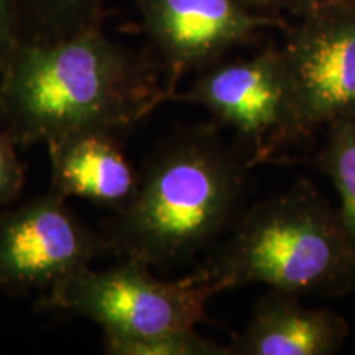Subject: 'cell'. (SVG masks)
<instances>
[{
    "label": "cell",
    "mask_w": 355,
    "mask_h": 355,
    "mask_svg": "<svg viewBox=\"0 0 355 355\" xmlns=\"http://www.w3.org/2000/svg\"><path fill=\"white\" fill-rule=\"evenodd\" d=\"M171 92L101 24L20 40L0 73V125L17 146L81 130L127 132Z\"/></svg>",
    "instance_id": "obj_1"
},
{
    "label": "cell",
    "mask_w": 355,
    "mask_h": 355,
    "mask_svg": "<svg viewBox=\"0 0 355 355\" xmlns=\"http://www.w3.org/2000/svg\"><path fill=\"white\" fill-rule=\"evenodd\" d=\"M247 165L245 155L212 128L170 141L150 159L135 194L102 230L110 254L146 266L198 254L234 217Z\"/></svg>",
    "instance_id": "obj_2"
},
{
    "label": "cell",
    "mask_w": 355,
    "mask_h": 355,
    "mask_svg": "<svg viewBox=\"0 0 355 355\" xmlns=\"http://www.w3.org/2000/svg\"><path fill=\"white\" fill-rule=\"evenodd\" d=\"M189 277L216 293L243 285L291 295H339L355 286V245L339 211L308 183L260 202Z\"/></svg>",
    "instance_id": "obj_3"
},
{
    "label": "cell",
    "mask_w": 355,
    "mask_h": 355,
    "mask_svg": "<svg viewBox=\"0 0 355 355\" xmlns=\"http://www.w3.org/2000/svg\"><path fill=\"white\" fill-rule=\"evenodd\" d=\"M42 306L91 319L104 337L137 339L166 331L193 329L217 293L193 277L155 278L148 266L122 259L105 270L84 266L46 290Z\"/></svg>",
    "instance_id": "obj_4"
},
{
    "label": "cell",
    "mask_w": 355,
    "mask_h": 355,
    "mask_svg": "<svg viewBox=\"0 0 355 355\" xmlns=\"http://www.w3.org/2000/svg\"><path fill=\"white\" fill-rule=\"evenodd\" d=\"M184 99L206 107L237 133L248 165L306 137L283 58L219 66L199 78Z\"/></svg>",
    "instance_id": "obj_5"
},
{
    "label": "cell",
    "mask_w": 355,
    "mask_h": 355,
    "mask_svg": "<svg viewBox=\"0 0 355 355\" xmlns=\"http://www.w3.org/2000/svg\"><path fill=\"white\" fill-rule=\"evenodd\" d=\"M66 199L51 188L0 216V290H48L110 254L105 235L81 222Z\"/></svg>",
    "instance_id": "obj_6"
},
{
    "label": "cell",
    "mask_w": 355,
    "mask_h": 355,
    "mask_svg": "<svg viewBox=\"0 0 355 355\" xmlns=\"http://www.w3.org/2000/svg\"><path fill=\"white\" fill-rule=\"evenodd\" d=\"M306 135L355 119V13L313 24L283 56Z\"/></svg>",
    "instance_id": "obj_7"
},
{
    "label": "cell",
    "mask_w": 355,
    "mask_h": 355,
    "mask_svg": "<svg viewBox=\"0 0 355 355\" xmlns=\"http://www.w3.org/2000/svg\"><path fill=\"white\" fill-rule=\"evenodd\" d=\"M146 32L181 74L220 55L261 21L237 0H140Z\"/></svg>",
    "instance_id": "obj_8"
},
{
    "label": "cell",
    "mask_w": 355,
    "mask_h": 355,
    "mask_svg": "<svg viewBox=\"0 0 355 355\" xmlns=\"http://www.w3.org/2000/svg\"><path fill=\"white\" fill-rule=\"evenodd\" d=\"M53 189L64 198H83L101 206L121 209L139 186L121 145V133L81 130L50 140Z\"/></svg>",
    "instance_id": "obj_9"
},
{
    "label": "cell",
    "mask_w": 355,
    "mask_h": 355,
    "mask_svg": "<svg viewBox=\"0 0 355 355\" xmlns=\"http://www.w3.org/2000/svg\"><path fill=\"white\" fill-rule=\"evenodd\" d=\"M349 326L327 309L309 308L291 293L272 290L255 304L227 355H331L344 347Z\"/></svg>",
    "instance_id": "obj_10"
},
{
    "label": "cell",
    "mask_w": 355,
    "mask_h": 355,
    "mask_svg": "<svg viewBox=\"0 0 355 355\" xmlns=\"http://www.w3.org/2000/svg\"><path fill=\"white\" fill-rule=\"evenodd\" d=\"M327 128L322 168L337 191V211L355 245V119L337 121Z\"/></svg>",
    "instance_id": "obj_11"
},
{
    "label": "cell",
    "mask_w": 355,
    "mask_h": 355,
    "mask_svg": "<svg viewBox=\"0 0 355 355\" xmlns=\"http://www.w3.org/2000/svg\"><path fill=\"white\" fill-rule=\"evenodd\" d=\"M25 3L37 25L25 38H56L101 24L102 0H25Z\"/></svg>",
    "instance_id": "obj_12"
},
{
    "label": "cell",
    "mask_w": 355,
    "mask_h": 355,
    "mask_svg": "<svg viewBox=\"0 0 355 355\" xmlns=\"http://www.w3.org/2000/svg\"><path fill=\"white\" fill-rule=\"evenodd\" d=\"M104 349L112 355H227L225 347L193 329L166 331L148 337H104Z\"/></svg>",
    "instance_id": "obj_13"
},
{
    "label": "cell",
    "mask_w": 355,
    "mask_h": 355,
    "mask_svg": "<svg viewBox=\"0 0 355 355\" xmlns=\"http://www.w3.org/2000/svg\"><path fill=\"white\" fill-rule=\"evenodd\" d=\"M15 148L17 144L0 125V204L19 198L25 183V171Z\"/></svg>",
    "instance_id": "obj_14"
},
{
    "label": "cell",
    "mask_w": 355,
    "mask_h": 355,
    "mask_svg": "<svg viewBox=\"0 0 355 355\" xmlns=\"http://www.w3.org/2000/svg\"><path fill=\"white\" fill-rule=\"evenodd\" d=\"M21 38L17 0H0V73Z\"/></svg>",
    "instance_id": "obj_15"
},
{
    "label": "cell",
    "mask_w": 355,
    "mask_h": 355,
    "mask_svg": "<svg viewBox=\"0 0 355 355\" xmlns=\"http://www.w3.org/2000/svg\"><path fill=\"white\" fill-rule=\"evenodd\" d=\"M311 2H316V0H311Z\"/></svg>",
    "instance_id": "obj_16"
}]
</instances>
